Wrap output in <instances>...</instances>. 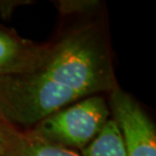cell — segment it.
I'll use <instances>...</instances> for the list:
<instances>
[{
    "label": "cell",
    "instance_id": "cell-1",
    "mask_svg": "<svg viewBox=\"0 0 156 156\" xmlns=\"http://www.w3.org/2000/svg\"><path fill=\"white\" fill-rule=\"evenodd\" d=\"M116 87L104 33L86 26L48 47L32 70L0 77V119L9 125L36 126L75 101Z\"/></svg>",
    "mask_w": 156,
    "mask_h": 156
},
{
    "label": "cell",
    "instance_id": "cell-2",
    "mask_svg": "<svg viewBox=\"0 0 156 156\" xmlns=\"http://www.w3.org/2000/svg\"><path fill=\"white\" fill-rule=\"evenodd\" d=\"M110 108L101 95H90L39 122L30 137L69 149L85 148L110 120Z\"/></svg>",
    "mask_w": 156,
    "mask_h": 156
},
{
    "label": "cell",
    "instance_id": "cell-3",
    "mask_svg": "<svg viewBox=\"0 0 156 156\" xmlns=\"http://www.w3.org/2000/svg\"><path fill=\"white\" fill-rule=\"evenodd\" d=\"M110 105L128 156H156L155 127L136 99L117 86Z\"/></svg>",
    "mask_w": 156,
    "mask_h": 156
},
{
    "label": "cell",
    "instance_id": "cell-4",
    "mask_svg": "<svg viewBox=\"0 0 156 156\" xmlns=\"http://www.w3.org/2000/svg\"><path fill=\"white\" fill-rule=\"evenodd\" d=\"M48 46H38L0 30V77L32 70L40 64Z\"/></svg>",
    "mask_w": 156,
    "mask_h": 156
},
{
    "label": "cell",
    "instance_id": "cell-5",
    "mask_svg": "<svg viewBox=\"0 0 156 156\" xmlns=\"http://www.w3.org/2000/svg\"><path fill=\"white\" fill-rule=\"evenodd\" d=\"M82 156H128L116 122L110 119L98 135L81 150Z\"/></svg>",
    "mask_w": 156,
    "mask_h": 156
},
{
    "label": "cell",
    "instance_id": "cell-6",
    "mask_svg": "<svg viewBox=\"0 0 156 156\" xmlns=\"http://www.w3.org/2000/svg\"><path fill=\"white\" fill-rule=\"evenodd\" d=\"M8 156H80L70 149L41 141L29 136L17 135Z\"/></svg>",
    "mask_w": 156,
    "mask_h": 156
},
{
    "label": "cell",
    "instance_id": "cell-7",
    "mask_svg": "<svg viewBox=\"0 0 156 156\" xmlns=\"http://www.w3.org/2000/svg\"><path fill=\"white\" fill-rule=\"evenodd\" d=\"M95 0H63L56 2V6L62 13H75V12H86L92 10L98 5Z\"/></svg>",
    "mask_w": 156,
    "mask_h": 156
},
{
    "label": "cell",
    "instance_id": "cell-8",
    "mask_svg": "<svg viewBox=\"0 0 156 156\" xmlns=\"http://www.w3.org/2000/svg\"><path fill=\"white\" fill-rule=\"evenodd\" d=\"M17 135L10 127L0 119V156H8L14 145Z\"/></svg>",
    "mask_w": 156,
    "mask_h": 156
},
{
    "label": "cell",
    "instance_id": "cell-9",
    "mask_svg": "<svg viewBox=\"0 0 156 156\" xmlns=\"http://www.w3.org/2000/svg\"><path fill=\"white\" fill-rule=\"evenodd\" d=\"M24 3H30V1L23 0H0V16L8 17L18 6L23 5Z\"/></svg>",
    "mask_w": 156,
    "mask_h": 156
}]
</instances>
